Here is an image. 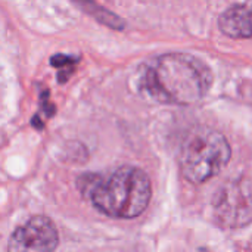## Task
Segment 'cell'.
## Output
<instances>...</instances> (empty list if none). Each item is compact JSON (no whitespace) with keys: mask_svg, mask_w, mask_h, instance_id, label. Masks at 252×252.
Returning a JSON list of instances; mask_svg holds the SVG:
<instances>
[{"mask_svg":"<svg viewBox=\"0 0 252 252\" xmlns=\"http://www.w3.org/2000/svg\"><path fill=\"white\" fill-rule=\"evenodd\" d=\"M213 84L211 69L188 53H165L145 65L139 86L145 94L168 105L199 102Z\"/></svg>","mask_w":252,"mask_h":252,"instance_id":"cell-1","label":"cell"},{"mask_svg":"<svg viewBox=\"0 0 252 252\" xmlns=\"http://www.w3.org/2000/svg\"><path fill=\"white\" fill-rule=\"evenodd\" d=\"M77 185L99 213L112 219L140 216L152 193L148 174L130 165L120 167L108 174H84Z\"/></svg>","mask_w":252,"mask_h":252,"instance_id":"cell-2","label":"cell"},{"mask_svg":"<svg viewBox=\"0 0 252 252\" xmlns=\"http://www.w3.org/2000/svg\"><path fill=\"white\" fill-rule=\"evenodd\" d=\"M230 159L226 137L213 128H196L185 139L180 149V168L190 183H204L216 177Z\"/></svg>","mask_w":252,"mask_h":252,"instance_id":"cell-3","label":"cell"},{"mask_svg":"<svg viewBox=\"0 0 252 252\" xmlns=\"http://www.w3.org/2000/svg\"><path fill=\"white\" fill-rule=\"evenodd\" d=\"M213 214L217 223L230 230L252 223V179L238 177L223 183L213 198Z\"/></svg>","mask_w":252,"mask_h":252,"instance_id":"cell-4","label":"cell"},{"mask_svg":"<svg viewBox=\"0 0 252 252\" xmlns=\"http://www.w3.org/2000/svg\"><path fill=\"white\" fill-rule=\"evenodd\" d=\"M59 236L53 221L44 216L31 217L24 226L18 227L9 239V251H53Z\"/></svg>","mask_w":252,"mask_h":252,"instance_id":"cell-5","label":"cell"},{"mask_svg":"<svg viewBox=\"0 0 252 252\" xmlns=\"http://www.w3.org/2000/svg\"><path fill=\"white\" fill-rule=\"evenodd\" d=\"M219 27L232 38H252V0L226 9L219 19Z\"/></svg>","mask_w":252,"mask_h":252,"instance_id":"cell-6","label":"cell"},{"mask_svg":"<svg viewBox=\"0 0 252 252\" xmlns=\"http://www.w3.org/2000/svg\"><path fill=\"white\" fill-rule=\"evenodd\" d=\"M77 3V6L84 10L86 13L92 15L93 18H96L99 22L114 28V30H123L124 28V21L120 19L117 15H114L112 12L103 9L102 6H99L97 3H94L93 0H74Z\"/></svg>","mask_w":252,"mask_h":252,"instance_id":"cell-7","label":"cell"}]
</instances>
